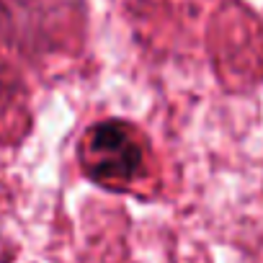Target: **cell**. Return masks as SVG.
<instances>
[{"label":"cell","mask_w":263,"mask_h":263,"mask_svg":"<svg viewBox=\"0 0 263 263\" xmlns=\"http://www.w3.org/2000/svg\"><path fill=\"white\" fill-rule=\"evenodd\" d=\"M78 163L85 178L108 191H132L153 165L147 137L126 121L106 119L85 129L78 147Z\"/></svg>","instance_id":"obj_1"}]
</instances>
